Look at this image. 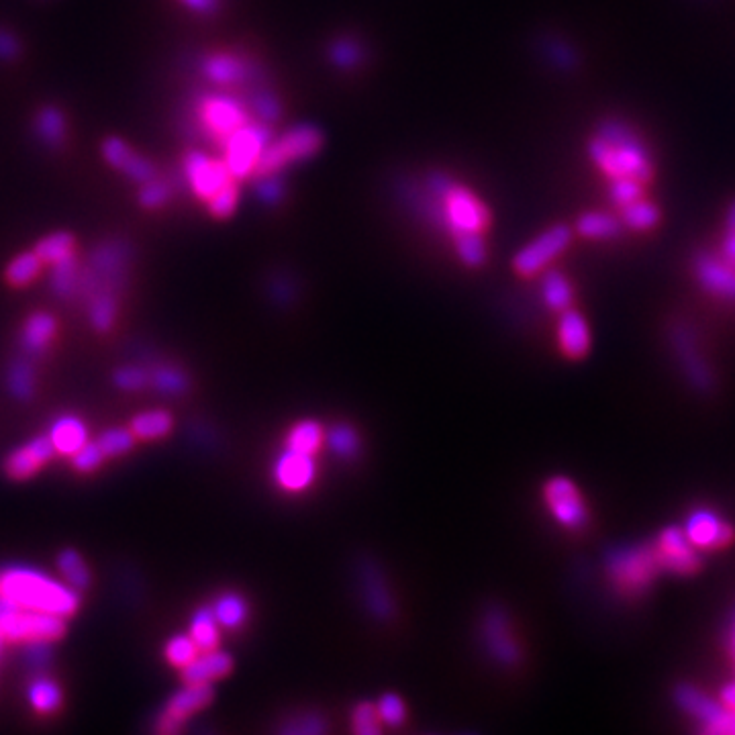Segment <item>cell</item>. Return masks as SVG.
Segmentation results:
<instances>
[{
    "instance_id": "cell-39",
    "label": "cell",
    "mask_w": 735,
    "mask_h": 735,
    "mask_svg": "<svg viewBox=\"0 0 735 735\" xmlns=\"http://www.w3.org/2000/svg\"><path fill=\"white\" fill-rule=\"evenodd\" d=\"M170 199H172L170 184L166 180H160L158 176L139 184L137 203L145 211H160L162 207L168 205Z\"/></svg>"
},
{
    "instance_id": "cell-60",
    "label": "cell",
    "mask_w": 735,
    "mask_h": 735,
    "mask_svg": "<svg viewBox=\"0 0 735 735\" xmlns=\"http://www.w3.org/2000/svg\"><path fill=\"white\" fill-rule=\"evenodd\" d=\"M0 640H3V633H0Z\"/></svg>"
},
{
    "instance_id": "cell-35",
    "label": "cell",
    "mask_w": 735,
    "mask_h": 735,
    "mask_svg": "<svg viewBox=\"0 0 735 735\" xmlns=\"http://www.w3.org/2000/svg\"><path fill=\"white\" fill-rule=\"evenodd\" d=\"M41 268H43V262L35 254V250L23 252L9 262L5 270V278L11 286H27L33 280H37V276L41 274Z\"/></svg>"
},
{
    "instance_id": "cell-42",
    "label": "cell",
    "mask_w": 735,
    "mask_h": 735,
    "mask_svg": "<svg viewBox=\"0 0 735 735\" xmlns=\"http://www.w3.org/2000/svg\"><path fill=\"white\" fill-rule=\"evenodd\" d=\"M205 205H207V211L213 219L225 221V219L233 217V213L237 211V205H239V184H237V180L229 182L219 192H215Z\"/></svg>"
},
{
    "instance_id": "cell-43",
    "label": "cell",
    "mask_w": 735,
    "mask_h": 735,
    "mask_svg": "<svg viewBox=\"0 0 735 735\" xmlns=\"http://www.w3.org/2000/svg\"><path fill=\"white\" fill-rule=\"evenodd\" d=\"M117 315L115 292H96L90 297V321L98 331H107Z\"/></svg>"
},
{
    "instance_id": "cell-47",
    "label": "cell",
    "mask_w": 735,
    "mask_h": 735,
    "mask_svg": "<svg viewBox=\"0 0 735 735\" xmlns=\"http://www.w3.org/2000/svg\"><path fill=\"white\" fill-rule=\"evenodd\" d=\"M642 196H644V184L637 180L619 178V180H611L609 184V199L617 209L635 203L637 199H642Z\"/></svg>"
},
{
    "instance_id": "cell-41",
    "label": "cell",
    "mask_w": 735,
    "mask_h": 735,
    "mask_svg": "<svg viewBox=\"0 0 735 735\" xmlns=\"http://www.w3.org/2000/svg\"><path fill=\"white\" fill-rule=\"evenodd\" d=\"M58 568L62 576L66 578L68 586H72L74 591H84V588L90 584V572L84 560L80 558V554H76L74 550H66L60 554Z\"/></svg>"
},
{
    "instance_id": "cell-38",
    "label": "cell",
    "mask_w": 735,
    "mask_h": 735,
    "mask_svg": "<svg viewBox=\"0 0 735 735\" xmlns=\"http://www.w3.org/2000/svg\"><path fill=\"white\" fill-rule=\"evenodd\" d=\"M456 243V254L462 260L464 266L468 268H480L486 258H488V250H486V241L482 237V233H464L454 237Z\"/></svg>"
},
{
    "instance_id": "cell-53",
    "label": "cell",
    "mask_w": 735,
    "mask_h": 735,
    "mask_svg": "<svg viewBox=\"0 0 735 735\" xmlns=\"http://www.w3.org/2000/svg\"><path fill=\"white\" fill-rule=\"evenodd\" d=\"M150 382L162 390V392H170V395H178V392H182L186 386H188V380L186 376L176 370V368H158L152 376H150Z\"/></svg>"
},
{
    "instance_id": "cell-32",
    "label": "cell",
    "mask_w": 735,
    "mask_h": 735,
    "mask_svg": "<svg viewBox=\"0 0 735 735\" xmlns=\"http://www.w3.org/2000/svg\"><path fill=\"white\" fill-rule=\"evenodd\" d=\"M542 294H544V303L556 313L570 309L574 301V288L570 280L562 272H554V270L546 274L542 282Z\"/></svg>"
},
{
    "instance_id": "cell-5",
    "label": "cell",
    "mask_w": 735,
    "mask_h": 735,
    "mask_svg": "<svg viewBox=\"0 0 735 735\" xmlns=\"http://www.w3.org/2000/svg\"><path fill=\"white\" fill-rule=\"evenodd\" d=\"M658 558L652 544L623 548L607 562V572L619 593L637 597L646 593L658 574Z\"/></svg>"
},
{
    "instance_id": "cell-16",
    "label": "cell",
    "mask_w": 735,
    "mask_h": 735,
    "mask_svg": "<svg viewBox=\"0 0 735 735\" xmlns=\"http://www.w3.org/2000/svg\"><path fill=\"white\" fill-rule=\"evenodd\" d=\"M684 533L691 539V544L695 548L711 552L729 546L735 537L733 527L709 509L693 511L689 521L684 525Z\"/></svg>"
},
{
    "instance_id": "cell-10",
    "label": "cell",
    "mask_w": 735,
    "mask_h": 735,
    "mask_svg": "<svg viewBox=\"0 0 735 735\" xmlns=\"http://www.w3.org/2000/svg\"><path fill=\"white\" fill-rule=\"evenodd\" d=\"M182 168L186 184L190 186L196 199H201L203 203H207L215 192H219L223 186L235 180L229 168L225 166L223 158H213L201 150L186 152Z\"/></svg>"
},
{
    "instance_id": "cell-8",
    "label": "cell",
    "mask_w": 735,
    "mask_h": 735,
    "mask_svg": "<svg viewBox=\"0 0 735 735\" xmlns=\"http://www.w3.org/2000/svg\"><path fill=\"white\" fill-rule=\"evenodd\" d=\"M196 113H199V123L203 131L221 145L231 133L252 121L250 109L245 107V103L225 92L205 94L199 105H196Z\"/></svg>"
},
{
    "instance_id": "cell-46",
    "label": "cell",
    "mask_w": 735,
    "mask_h": 735,
    "mask_svg": "<svg viewBox=\"0 0 735 735\" xmlns=\"http://www.w3.org/2000/svg\"><path fill=\"white\" fill-rule=\"evenodd\" d=\"M352 731L356 735H376L382 731L376 703L362 701L352 709Z\"/></svg>"
},
{
    "instance_id": "cell-52",
    "label": "cell",
    "mask_w": 735,
    "mask_h": 735,
    "mask_svg": "<svg viewBox=\"0 0 735 735\" xmlns=\"http://www.w3.org/2000/svg\"><path fill=\"white\" fill-rule=\"evenodd\" d=\"M331 60L335 66L339 68H356L362 62V49L358 43L350 41V39H337L331 45Z\"/></svg>"
},
{
    "instance_id": "cell-40",
    "label": "cell",
    "mask_w": 735,
    "mask_h": 735,
    "mask_svg": "<svg viewBox=\"0 0 735 735\" xmlns=\"http://www.w3.org/2000/svg\"><path fill=\"white\" fill-rule=\"evenodd\" d=\"M80 286V266L76 256L66 258L52 266V288L60 297H70V294Z\"/></svg>"
},
{
    "instance_id": "cell-50",
    "label": "cell",
    "mask_w": 735,
    "mask_h": 735,
    "mask_svg": "<svg viewBox=\"0 0 735 735\" xmlns=\"http://www.w3.org/2000/svg\"><path fill=\"white\" fill-rule=\"evenodd\" d=\"M376 709H378L380 721L388 727H401L407 719V707H405L403 699L397 697V695H392V693L382 695L376 703Z\"/></svg>"
},
{
    "instance_id": "cell-58",
    "label": "cell",
    "mask_w": 735,
    "mask_h": 735,
    "mask_svg": "<svg viewBox=\"0 0 735 735\" xmlns=\"http://www.w3.org/2000/svg\"><path fill=\"white\" fill-rule=\"evenodd\" d=\"M180 3L192 11V13H199V15H213L217 9H219V3L221 0H180Z\"/></svg>"
},
{
    "instance_id": "cell-22",
    "label": "cell",
    "mask_w": 735,
    "mask_h": 735,
    "mask_svg": "<svg viewBox=\"0 0 735 735\" xmlns=\"http://www.w3.org/2000/svg\"><path fill=\"white\" fill-rule=\"evenodd\" d=\"M56 454L52 439L47 437H37L33 441H29L27 446H23L21 450L13 452L5 464V470L11 478L15 480H23L33 476L49 458Z\"/></svg>"
},
{
    "instance_id": "cell-17",
    "label": "cell",
    "mask_w": 735,
    "mask_h": 735,
    "mask_svg": "<svg viewBox=\"0 0 735 735\" xmlns=\"http://www.w3.org/2000/svg\"><path fill=\"white\" fill-rule=\"evenodd\" d=\"M101 154L113 170L121 172L123 176H127L129 180L137 184H143L158 176L156 166L147 158H143L137 150H133V147L121 137H115V135L107 137L101 145Z\"/></svg>"
},
{
    "instance_id": "cell-56",
    "label": "cell",
    "mask_w": 735,
    "mask_h": 735,
    "mask_svg": "<svg viewBox=\"0 0 735 735\" xmlns=\"http://www.w3.org/2000/svg\"><path fill=\"white\" fill-rule=\"evenodd\" d=\"M115 382H117V386H121V388H125V390H139V388H143L147 382H150V376H147L141 368L127 366V368L117 370V374H115Z\"/></svg>"
},
{
    "instance_id": "cell-7",
    "label": "cell",
    "mask_w": 735,
    "mask_h": 735,
    "mask_svg": "<svg viewBox=\"0 0 735 735\" xmlns=\"http://www.w3.org/2000/svg\"><path fill=\"white\" fill-rule=\"evenodd\" d=\"M66 631L64 617L0 603V633L13 642H49Z\"/></svg>"
},
{
    "instance_id": "cell-44",
    "label": "cell",
    "mask_w": 735,
    "mask_h": 735,
    "mask_svg": "<svg viewBox=\"0 0 735 735\" xmlns=\"http://www.w3.org/2000/svg\"><path fill=\"white\" fill-rule=\"evenodd\" d=\"M329 448L341 458H354L360 450L358 433L350 425H335L329 433H325Z\"/></svg>"
},
{
    "instance_id": "cell-1",
    "label": "cell",
    "mask_w": 735,
    "mask_h": 735,
    "mask_svg": "<svg viewBox=\"0 0 735 735\" xmlns=\"http://www.w3.org/2000/svg\"><path fill=\"white\" fill-rule=\"evenodd\" d=\"M588 156L609 178H631L642 184L654 178V160L644 139L619 119H607L588 141Z\"/></svg>"
},
{
    "instance_id": "cell-51",
    "label": "cell",
    "mask_w": 735,
    "mask_h": 735,
    "mask_svg": "<svg viewBox=\"0 0 735 735\" xmlns=\"http://www.w3.org/2000/svg\"><path fill=\"white\" fill-rule=\"evenodd\" d=\"M9 386H11L13 395L21 401H27L33 397V370L27 362H15L11 366Z\"/></svg>"
},
{
    "instance_id": "cell-57",
    "label": "cell",
    "mask_w": 735,
    "mask_h": 735,
    "mask_svg": "<svg viewBox=\"0 0 735 735\" xmlns=\"http://www.w3.org/2000/svg\"><path fill=\"white\" fill-rule=\"evenodd\" d=\"M21 54V43L15 33L0 29V62H15Z\"/></svg>"
},
{
    "instance_id": "cell-13",
    "label": "cell",
    "mask_w": 735,
    "mask_h": 735,
    "mask_svg": "<svg viewBox=\"0 0 735 735\" xmlns=\"http://www.w3.org/2000/svg\"><path fill=\"white\" fill-rule=\"evenodd\" d=\"M658 566L664 572H672L678 576H691L697 574L703 566L695 546L691 539L686 537L684 529L680 527H668L660 533L658 542L654 546Z\"/></svg>"
},
{
    "instance_id": "cell-34",
    "label": "cell",
    "mask_w": 735,
    "mask_h": 735,
    "mask_svg": "<svg viewBox=\"0 0 735 735\" xmlns=\"http://www.w3.org/2000/svg\"><path fill=\"white\" fill-rule=\"evenodd\" d=\"M211 611H213L217 623L227 627V629H237L245 623V619H248V603H245L239 595H233V593L221 595L215 601Z\"/></svg>"
},
{
    "instance_id": "cell-9",
    "label": "cell",
    "mask_w": 735,
    "mask_h": 735,
    "mask_svg": "<svg viewBox=\"0 0 735 735\" xmlns=\"http://www.w3.org/2000/svg\"><path fill=\"white\" fill-rule=\"evenodd\" d=\"M572 241V227L560 223L531 239L513 258V272L519 278H533L560 258Z\"/></svg>"
},
{
    "instance_id": "cell-11",
    "label": "cell",
    "mask_w": 735,
    "mask_h": 735,
    "mask_svg": "<svg viewBox=\"0 0 735 735\" xmlns=\"http://www.w3.org/2000/svg\"><path fill=\"white\" fill-rule=\"evenodd\" d=\"M486 652L501 666H517L521 662V644L515 635L509 615L501 607H490L480 625Z\"/></svg>"
},
{
    "instance_id": "cell-18",
    "label": "cell",
    "mask_w": 735,
    "mask_h": 735,
    "mask_svg": "<svg viewBox=\"0 0 735 735\" xmlns=\"http://www.w3.org/2000/svg\"><path fill=\"white\" fill-rule=\"evenodd\" d=\"M358 580L362 588V599L372 617L390 621L395 617V597H392L382 570L372 562L364 560L358 568Z\"/></svg>"
},
{
    "instance_id": "cell-21",
    "label": "cell",
    "mask_w": 735,
    "mask_h": 735,
    "mask_svg": "<svg viewBox=\"0 0 735 735\" xmlns=\"http://www.w3.org/2000/svg\"><path fill=\"white\" fill-rule=\"evenodd\" d=\"M558 348L568 360H582L591 352V329L576 309H566L558 319Z\"/></svg>"
},
{
    "instance_id": "cell-20",
    "label": "cell",
    "mask_w": 735,
    "mask_h": 735,
    "mask_svg": "<svg viewBox=\"0 0 735 735\" xmlns=\"http://www.w3.org/2000/svg\"><path fill=\"white\" fill-rule=\"evenodd\" d=\"M201 74L215 86H237L252 80V66L231 52H213L201 60Z\"/></svg>"
},
{
    "instance_id": "cell-28",
    "label": "cell",
    "mask_w": 735,
    "mask_h": 735,
    "mask_svg": "<svg viewBox=\"0 0 735 735\" xmlns=\"http://www.w3.org/2000/svg\"><path fill=\"white\" fill-rule=\"evenodd\" d=\"M325 441V429L321 427L319 421H299L297 425H292L290 431L286 433V448L301 452V454H309L315 456Z\"/></svg>"
},
{
    "instance_id": "cell-3",
    "label": "cell",
    "mask_w": 735,
    "mask_h": 735,
    "mask_svg": "<svg viewBox=\"0 0 735 735\" xmlns=\"http://www.w3.org/2000/svg\"><path fill=\"white\" fill-rule=\"evenodd\" d=\"M427 186L437 199V215L441 227L454 237L464 233H482L493 223L490 211L478 196L450 176L433 172L427 176Z\"/></svg>"
},
{
    "instance_id": "cell-27",
    "label": "cell",
    "mask_w": 735,
    "mask_h": 735,
    "mask_svg": "<svg viewBox=\"0 0 735 735\" xmlns=\"http://www.w3.org/2000/svg\"><path fill=\"white\" fill-rule=\"evenodd\" d=\"M574 229L586 237V239H595V241H607V239H615L621 235L623 231V223L619 217L611 215V213H603V211H591V213H582L576 219Z\"/></svg>"
},
{
    "instance_id": "cell-54",
    "label": "cell",
    "mask_w": 735,
    "mask_h": 735,
    "mask_svg": "<svg viewBox=\"0 0 735 735\" xmlns=\"http://www.w3.org/2000/svg\"><path fill=\"white\" fill-rule=\"evenodd\" d=\"M105 454L98 446V441H86V444L72 456V464L78 472H90L101 466Z\"/></svg>"
},
{
    "instance_id": "cell-19",
    "label": "cell",
    "mask_w": 735,
    "mask_h": 735,
    "mask_svg": "<svg viewBox=\"0 0 735 735\" xmlns=\"http://www.w3.org/2000/svg\"><path fill=\"white\" fill-rule=\"evenodd\" d=\"M317 474V466L313 456L288 450L280 454L274 466V480L284 493H303L307 490Z\"/></svg>"
},
{
    "instance_id": "cell-26",
    "label": "cell",
    "mask_w": 735,
    "mask_h": 735,
    "mask_svg": "<svg viewBox=\"0 0 735 735\" xmlns=\"http://www.w3.org/2000/svg\"><path fill=\"white\" fill-rule=\"evenodd\" d=\"M35 135L47 147H62L68 137V121L58 107L47 105L37 111Z\"/></svg>"
},
{
    "instance_id": "cell-33",
    "label": "cell",
    "mask_w": 735,
    "mask_h": 735,
    "mask_svg": "<svg viewBox=\"0 0 735 735\" xmlns=\"http://www.w3.org/2000/svg\"><path fill=\"white\" fill-rule=\"evenodd\" d=\"M188 635L201 652H209L219 646V623L211 609H201L194 613Z\"/></svg>"
},
{
    "instance_id": "cell-25",
    "label": "cell",
    "mask_w": 735,
    "mask_h": 735,
    "mask_svg": "<svg viewBox=\"0 0 735 735\" xmlns=\"http://www.w3.org/2000/svg\"><path fill=\"white\" fill-rule=\"evenodd\" d=\"M49 439H52V446H54L56 454L72 458L88 441V433H86V427L80 419L62 417L52 425V431H49Z\"/></svg>"
},
{
    "instance_id": "cell-24",
    "label": "cell",
    "mask_w": 735,
    "mask_h": 735,
    "mask_svg": "<svg viewBox=\"0 0 735 735\" xmlns=\"http://www.w3.org/2000/svg\"><path fill=\"white\" fill-rule=\"evenodd\" d=\"M674 701L686 715H691L695 721H699L703 729L723 711L719 703L711 701L707 695L697 691L691 684L678 686V689L674 691Z\"/></svg>"
},
{
    "instance_id": "cell-4",
    "label": "cell",
    "mask_w": 735,
    "mask_h": 735,
    "mask_svg": "<svg viewBox=\"0 0 735 735\" xmlns=\"http://www.w3.org/2000/svg\"><path fill=\"white\" fill-rule=\"evenodd\" d=\"M325 145L323 131L313 123H299L266 145L254 178L282 174L288 166L315 158Z\"/></svg>"
},
{
    "instance_id": "cell-37",
    "label": "cell",
    "mask_w": 735,
    "mask_h": 735,
    "mask_svg": "<svg viewBox=\"0 0 735 735\" xmlns=\"http://www.w3.org/2000/svg\"><path fill=\"white\" fill-rule=\"evenodd\" d=\"M29 701L39 713H54L62 705V691L49 678H35L29 686Z\"/></svg>"
},
{
    "instance_id": "cell-29",
    "label": "cell",
    "mask_w": 735,
    "mask_h": 735,
    "mask_svg": "<svg viewBox=\"0 0 735 735\" xmlns=\"http://www.w3.org/2000/svg\"><path fill=\"white\" fill-rule=\"evenodd\" d=\"M35 254L41 258L43 264L54 266L66 258L76 256V239L68 231H56L41 237L35 243Z\"/></svg>"
},
{
    "instance_id": "cell-59",
    "label": "cell",
    "mask_w": 735,
    "mask_h": 735,
    "mask_svg": "<svg viewBox=\"0 0 735 735\" xmlns=\"http://www.w3.org/2000/svg\"><path fill=\"white\" fill-rule=\"evenodd\" d=\"M725 229H735V201L731 203V207L727 209L725 215Z\"/></svg>"
},
{
    "instance_id": "cell-49",
    "label": "cell",
    "mask_w": 735,
    "mask_h": 735,
    "mask_svg": "<svg viewBox=\"0 0 735 735\" xmlns=\"http://www.w3.org/2000/svg\"><path fill=\"white\" fill-rule=\"evenodd\" d=\"M133 444H135V433L129 429H111L98 437V446H101L105 458L121 456L129 452Z\"/></svg>"
},
{
    "instance_id": "cell-15",
    "label": "cell",
    "mask_w": 735,
    "mask_h": 735,
    "mask_svg": "<svg viewBox=\"0 0 735 735\" xmlns=\"http://www.w3.org/2000/svg\"><path fill=\"white\" fill-rule=\"evenodd\" d=\"M693 272L703 290L735 303V266L725 258L711 252H699L693 260Z\"/></svg>"
},
{
    "instance_id": "cell-23",
    "label": "cell",
    "mask_w": 735,
    "mask_h": 735,
    "mask_svg": "<svg viewBox=\"0 0 735 735\" xmlns=\"http://www.w3.org/2000/svg\"><path fill=\"white\" fill-rule=\"evenodd\" d=\"M233 668V660L229 654L215 650L199 652L190 664L182 668L184 684H213L215 680L225 678Z\"/></svg>"
},
{
    "instance_id": "cell-31",
    "label": "cell",
    "mask_w": 735,
    "mask_h": 735,
    "mask_svg": "<svg viewBox=\"0 0 735 735\" xmlns=\"http://www.w3.org/2000/svg\"><path fill=\"white\" fill-rule=\"evenodd\" d=\"M660 217H662V211L658 209V205L646 201L644 196L642 199H637L635 203L619 209V219L623 227L631 231H650L660 223Z\"/></svg>"
},
{
    "instance_id": "cell-55",
    "label": "cell",
    "mask_w": 735,
    "mask_h": 735,
    "mask_svg": "<svg viewBox=\"0 0 735 735\" xmlns=\"http://www.w3.org/2000/svg\"><path fill=\"white\" fill-rule=\"evenodd\" d=\"M258 182V196L268 203V205H278V201L284 196V182L280 178V174L274 176H264V178H256Z\"/></svg>"
},
{
    "instance_id": "cell-45",
    "label": "cell",
    "mask_w": 735,
    "mask_h": 735,
    "mask_svg": "<svg viewBox=\"0 0 735 735\" xmlns=\"http://www.w3.org/2000/svg\"><path fill=\"white\" fill-rule=\"evenodd\" d=\"M325 729H327V723H325L323 715H319L315 711H303V713L292 715L280 727V731L286 733V735H319Z\"/></svg>"
},
{
    "instance_id": "cell-12",
    "label": "cell",
    "mask_w": 735,
    "mask_h": 735,
    "mask_svg": "<svg viewBox=\"0 0 735 735\" xmlns=\"http://www.w3.org/2000/svg\"><path fill=\"white\" fill-rule=\"evenodd\" d=\"M544 501L552 517L566 529H580L588 521V511L578 486L566 476H554L544 486Z\"/></svg>"
},
{
    "instance_id": "cell-2",
    "label": "cell",
    "mask_w": 735,
    "mask_h": 735,
    "mask_svg": "<svg viewBox=\"0 0 735 735\" xmlns=\"http://www.w3.org/2000/svg\"><path fill=\"white\" fill-rule=\"evenodd\" d=\"M0 603L70 617L78 609V595L37 570L11 568L0 572Z\"/></svg>"
},
{
    "instance_id": "cell-36",
    "label": "cell",
    "mask_w": 735,
    "mask_h": 735,
    "mask_svg": "<svg viewBox=\"0 0 735 735\" xmlns=\"http://www.w3.org/2000/svg\"><path fill=\"white\" fill-rule=\"evenodd\" d=\"M174 421L170 417V413L166 411H150V413H141L131 421V431L135 433V437L139 439H158L164 437L172 431Z\"/></svg>"
},
{
    "instance_id": "cell-48",
    "label": "cell",
    "mask_w": 735,
    "mask_h": 735,
    "mask_svg": "<svg viewBox=\"0 0 735 735\" xmlns=\"http://www.w3.org/2000/svg\"><path fill=\"white\" fill-rule=\"evenodd\" d=\"M199 648H196L194 640L190 635H176L166 644V658L172 666L176 668H184L186 664H190L196 656H199Z\"/></svg>"
},
{
    "instance_id": "cell-6",
    "label": "cell",
    "mask_w": 735,
    "mask_h": 735,
    "mask_svg": "<svg viewBox=\"0 0 735 735\" xmlns=\"http://www.w3.org/2000/svg\"><path fill=\"white\" fill-rule=\"evenodd\" d=\"M270 141L272 125L264 121H248L225 139L223 162L237 182L254 178L258 162Z\"/></svg>"
},
{
    "instance_id": "cell-30",
    "label": "cell",
    "mask_w": 735,
    "mask_h": 735,
    "mask_svg": "<svg viewBox=\"0 0 735 735\" xmlns=\"http://www.w3.org/2000/svg\"><path fill=\"white\" fill-rule=\"evenodd\" d=\"M56 319L47 313H35L27 319L23 329V348L31 354H37L49 346V341L56 335Z\"/></svg>"
},
{
    "instance_id": "cell-14",
    "label": "cell",
    "mask_w": 735,
    "mask_h": 735,
    "mask_svg": "<svg viewBox=\"0 0 735 735\" xmlns=\"http://www.w3.org/2000/svg\"><path fill=\"white\" fill-rule=\"evenodd\" d=\"M215 693L211 684H184L172 699L168 701L166 711L158 721L160 733H176L188 721L190 715L203 711L211 705Z\"/></svg>"
}]
</instances>
